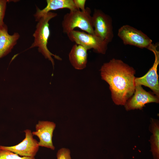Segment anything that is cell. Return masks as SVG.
Listing matches in <instances>:
<instances>
[{
  "mask_svg": "<svg viewBox=\"0 0 159 159\" xmlns=\"http://www.w3.org/2000/svg\"><path fill=\"white\" fill-rule=\"evenodd\" d=\"M100 71L102 79L109 85L114 103L125 105L135 92V70L122 60L112 59L104 63Z\"/></svg>",
  "mask_w": 159,
  "mask_h": 159,
  "instance_id": "obj_1",
  "label": "cell"
},
{
  "mask_svg": "<svg viewBox=\"0 0 159 159\" xmlns=\"http://www.w3.org/2000/svg\"><path fill=\"white\" fill-rule=\"evenodd\" d=\"M57 14L49 12L41 17L37 21L36 29L33 34L34 41L30 47L26 50L34 47H38V51L44 58L50 61L54 67V62L52 56L57 60L62 59L59 56L51 52L47 47V44L50 34L49 21L57 16Z\"/></svg>",
  "mask_w": 159,
  "mask_h": 159,
  "instance_id": "obj_2",
  "label": "cell"
},
{
  "mask_svg": "<svg viewBox=\"0 0 159 159\" xmlns=\"http://www.w3.org/2000/svg\"><path fill=\"white\" fill-rule=\"evenodd\" d=\"M91 11L87 7L84 11L77 10L65 14L62 25L63 32L67 34L77 28L88 34L94 35Z\"/></svg>",
  "mask_w": 159,
  "mask_h": 159,
  "instance_id": "obj_3",
  "label": "cell"
},
{
  "mask_svg": "<svg viewBox=\"0 0 159 159\" xmlns=\"http://www.w3.org/2000/svg\"><path fill=\"white\" fill-rule=\"evenodd\" d=\"M67 34L71 42L88 50L93 49L96 52L102 54L106 53L109 43L95 35L74 30Z\"/></svg>",
  "mask_w": 159,
  "mask_h": 159,
  "instance_id": "obj_4",
  "label": "cell"
},
{
  "mask_svg": "<svg viewBox=\"0 0 159 159\" xmlns=\"http://www.w3.org/2000/svg\"><path fill=\"white\" fill-rule=\"evenodd\" d=\"M117 35L125 45H129L148 49L152 43V40L142 31L128 25L121 26Z\"/></svg>",
  "mask_w": 159,
  "mask_h": 159,
  "instance_id": "obj_5",
  "label": "cell"
},
{
  "mask_svg": "<svg viewBox=\"0 0 159 159\" xmlns=\"http://www.w3.org/2000/svg\"><path fill=\"white\" fill-rule=\"evenodd\" d=\"M94 35L108 43L114 37L112 19L102 11L95 9L92 16Z\"/></svg>",
  "mask_w": 159,
  "mask_h": 159,
  "instance_id": "obj_6",
  "label": "cell"
},
{
  "mask_svg": "<svg viewBox=\"0 0 159 159\" xmlns=\"http://www.w3.org/2000/svg\"><path fill=\"white\" fill-rule=\"evenodd\" d=\"M157 46L152 44L148 49L154 54L155 60L152 67L144 76L135 77V84L143 85L151 89L155 95L159 97V84L157 68L159 64V51L157 50Z\"/></svg>",
  "mask_w": 159,
  "mask_h": 159,
  "instance_id": "obj_7",
  "label": "cell"
},
{
  "mask_svg": "<svg viewBox=\"0 0 159 159\" xmlns=\"http://www.w3.org/2000/svg\"><path fill=\"white\" fill-rule=\"evenodd\" d=\"M24 139L18 144L13 146L0 145V149L7 150L23 157H34L38 151V142L33 137L31 131L26 129Z\"/></svg>",
  "mask_w": 159,
  "mask_h": 159,
  "instance_id": "obj_8",
  "label": "cell"
},
{
  "mask_svg": "<svg viewBox=\"0 0 159 159\" xmlns=\"http://www.w3.org/2000/svg\"><path fill=\"white\" fill-rule=\"evenodd\" d=\"M135 84L134 95L128 100L124 105L127 111L141 110L147 104L159 103V97L146 91L142 85Z\"/></svg>",
  "mask_w": 159,
  "mask_h": 159,
  "instance_id": "obj_9",
  "label": "cell"
},
{
  "mask_svg": "<svg viewBox=\"0 0 159 159\" xmlns=\"http://www.w3.org/2000/svg\"><path fill=\"white\" fill-rule=\"evenodd\" d=\"M55 127L56 124L53 122L44 121L38 122L36 125V131L33 132L32 133L39 139V146L46 147L53 150L55 149L52 138Z\"/></svg>",
  "mask_w": 159,
  "mask_h": 159,
  "instance_id": "obj_10",
  "label": "cell"
},
{
  "mask_svg": "<svg viewBox=\"0 0 159 159\" xmlns=\"http://www.w3.org/2000/svg\"><path fill=\"white\" fill-rule=\"evenodd\" d=\"M20 37L19 34L17 32L9 34L6 24L0 26V59L11 52Z\"/></svg>",
  "mask_w": 159,
  "mask_h": 159,
  "instance_id": "obj_11",
  "label": "cell"
},
{
  "mask_svg": "<svg viewBox=\"0 0 159 159\" xmlns=\"http://www.w3.org/2000/svg\"><path fill=\"white\" fill-rule=\"evenodd\" d=\"M47 5L40 9L36 6V11L34 15L35 21H38L42 17L51 11L67 9L70 11L80 10L76 7L73 0H47Z\"/></svg>",
  "mask_w": 159,
  "mask_h": 159,
  "instance_id": "obj_12",
  "label": "cell"
},
{
  "mask_svg": "<svg viewBox=\"0 0 159 159\" xmlns=\"http://www.w3.org/2000/svg\"><path fill=\"white\" fill-rule=\"evenodd\" d=\"M88 50L82 45L74 44L69 54V62L75 69L81 70L85 69L87 62Z\"/></svg>",
  "mask_w": 159,
  "mask_h": 159,
  "instance_id": "obj_13",
  "label": "cell"
},
{
  "mask_svg": "<svg viewBox=\"0 0 159 159\" xmlns=\"http://www.w3.org/2000/svg\"><path fill=\"white\" fill-rule=\"evenodd\" d=\"M149 130L152 133L150 138L151 151L154 159H159V122L151 119Z\"/></svg>",
  "mask_w": 159,
  "mask_h": 159,
  "instance_id": "obj_14",
  "label": "cell"
},
{
  "mask_svg": "<svg viewBox=\"0 0 159 159\" xmlns=\"http://www.w3.org/2000/svg\"><path fill=\"white\" fill-rule=\"evenodd\" d=\"M0 159H35L34 157H21L10 151L0 149Z\"/></svg>",
  "mask_w": 159,
  "mask_h": 159,
  "instance_id": "obj_15",
  "label": "cell"
},
{
  "mask_svg": "<svg viewBox=\"0 0 159 159\" xmlns=\"http://www.w3.org/2000/svg\"><path fill=\"white\" fill-rule=\"evenodd\" d=\"M12 1L0 0V26L5 24L4 19L5 14L7 3Z\"/></svg>",
  "mask_w": 159,
  "mask_h": 159,
  "instance_id": "obj_16",
  "label": "cell"
},
{
  "mask_svg": "<svg viewBox=\"0 0 159 159\" xmlns=\"http://www.w3.org/2000/svg\"><path fill=\"white\" fill-rule=\"evenodd\" d=\"M57 159H72L70 150L63 148L59 149L57 154Z\"/></svg>",
  "mask_w": 159,
  "mask_h": 159,
  "instance_id": "obj_17",
  "label": "cell"
},
{
  "mask_svg": "<svg viewBox=\"0 0 159 159\" xmlns=\"http://www.w3.org/2000/svg\"><path fill=\"white\" fill-rule=\"evenodd\" d=\"M74 3L77 9L81 10V11H84L86 8L85 6L86 1V0H73Z\"/></svg>",
  "mask_w": 159,
  "mask_h": 159,
  "instance_id": "obj_18",
  "label": "cell"
}]
</instances>
